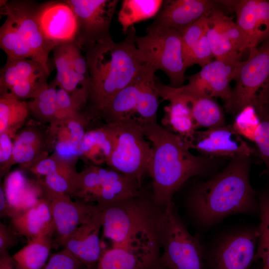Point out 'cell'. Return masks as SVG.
Listing matches in <instances>:
<instances>
[{
  "label": "cell",
  "mask_w": 269,
  "mask_h": 269,
  "mask_svg": "<svg viewBox=\"0 0 269 269\" xmlns=\"http://www.w3.org/2000/svg\"><path fill=\"white\" fill-rule=\"evenodd\" d=\"M159 235L140 239L104 252L97 269H152L159 262Z\"/></svg>",
  "instance_id": "13"
},
{
  "label": "cell",
  "mask_w": 269,
  "mask_h": 269,
  "mask_svg": "<svg viewBox=\"0 0 269 269\" xmlns=\"http://www.w3.org/2000/svg\"><path fill=\"white\" fill-rule=\"evenodd\" d=\"M216 1L209 0H164L149 27H165L180 33L188 26L207 15Z\"/></svg>",
  "instance_id": "18"
},
{
  "label": "cell",
  "mask_w": 269,
  "mask_h": 269,
  "mask_svg": "<svg viewBox=\"0 0 269 269\" xmlns=\"http://www.w3.org/2000/svg\"><path fill=\"white\" fill-rule=\"evenodd\" d=\"M210 42L221 48H233L240 53L249 49L248 40L233 18L216 6L207 15Z\"/></svg>",
  "instance_id": "22"
},
{
  "label": "cell",
  "mask_w": 269,
  "mask_h": 269,
  "mask_svg": "<svg viewBox=\"0 0 269 269\" xmlns=\"http://www.w3.org/2000/svg\"><path fill=\"white\" fill-rule=\"evenodd\" d=\"M88 91L81 88L69 93L59 88L57 91L56 102L58 108V120L65 119L80 113L82 106L88 102Z\"/></svg>",
  "instance_id": "34"
},
{
  "label": "cell",
  "mask_w": 269,
  "mask_h": 269,
  "mask_svg": "<svg viewBox=\"0 0 269 269\" xmlns=\"http://www.w3.org/2000/svg\"><path fill=\"white\" fill-rule=\"evenodd\" d=\"M137 120L151 145L147 173L152 180L153 203L172 207L175 192L191 177L209 170L212 158L192 153L183 137L160 126L157 117Z\"/></svg>",
  "instance_id": "1"
},
{
  "label": "cell",
  "mask_w": 269,
  "mask_h": 269,
  "mask_svg": "<svg viewBox=\"0 0 269 269\" xmlns=\"http://www.w3.org/2000/svg\"><path fill=\"white\" fill-rule=\"evenodd\" d=\"M86 118L80 113L73 117L51 123L50 142L61 141L81 145L86 133Z\"/></svg>",
  "instance_id": "32"
},
{
  "label": "cell",
  "mask_w": 269,
  "mask_h": 269,
  "mask_svg": "<svg viewBox=\"0 0 269 269\" xmlns=\"http://www.w3.org/2000/svg\"><path fill=\"white\" fill-rule=\"evenodd\" d=\"M259 122L256 109L253 106H249L237 114L232 125L234 130L242 137L254 141Z\"/></svg>",
  "instance_id": "38"
},
{
  "label": "cell",
  "mask_w": 269,
  "mask_h": 269,
  "mask_svg": "<svg viewBox=\"0 0 269 269\" xmlns=\"http://www.w3.org/2000/svg\"><path fill=\"white\" fill-rule=\"evenodd\" d=\"M260 208L261 221L258 232L259 244L255 259L261 260L263 268L269 269V196L264 195L262 197Z\"/></svg>",
  "instance_id": "36"
},
{
  "label": "cell",
  "mask_w": 269,
  "mask_h": 269,
  "mask_svg": "<svg viewBox=\"0 0 269 269\" xmlns=\"http://www.w3.org/2000/svg\"><path fill=\"white\" fill-rule=\"evenodd\" d=\"M57 86L55 82L53 81L44 87L32 100L28 102L31 113L42 122L51 124L58 120Z\"/></svg>",
  "instance_id": "33"
},
{
  "label": "cell",
  "mask_w": 269,
  "mask_h": 269,
  "mask_svg": "<svg viewBox=\"0 0 269 269\" xmlns=\"http://www.w3.org/2000/svg\"><path fill=\"white\" fill-rule=\"evenodd\" d=\"M12 219L22 214L33 206L42 196L40 181L28 180L19 170L7 175L2 186Z\"/></svg>",
  "instance_id": "21"
},
{
  "label": "cell",
  "mask_w": 269,
  "mask_h": 269,
  "mask_svg": "<svg viewBox=\"0 0 269 269\" xmlns=\"http://www.w3.org/2000/svg\"><path fill=\"white\" fill-rule=\"evenodd\" d=\"M249 157H233L223 170L193 191L191 207L201 223L211 225L229 215L253 210L254 191L249 180Z\"/></svg>",
  "instance_id": "3"
},
{
  "label": "cell",
  "mask_w": 269,
  "mask_h": 269,
  "mask_svg": "<svg viewBox=\"0 0 269 269\" xmlns=\"http://www.w3.org/2000/svg\"><path fill=\"white\" fill-rule=\"evenodd\" d=\"M71 63L82 88L88 90L90 77L87 62L82 49L76 40L69 43Z\"/></svg>",
  "instance_id": "41"
},
{
  "label": "cell",
  "mask_w": 269,
  "mask_h": 269,
  "mask_svg": "<svg viewBox=\"0 0 269 269\" xmlns=\"http://www.w3.org/2000/svg\"><path fill=\"white\" fill-rule=\"evenodd\" d=\"M52 235L28 240V243L12 258L21 269H42L49 257Z\"/></svg>",
  "instance_id": "30"
},
{
  "label": "cell",
  "mask_w": 269,
  "mask_h": 269,
  "mask_svg": "<svg viewBox=\"0 0 269 269\" xmlns=\"http://www.w3.org/2000/svg\"><path fill=\"white\" fill-rule=\"evenodd\" d=\"M234 11L236 23L252 50L269 38V0H219Z\"/></svg>",
  "instance_id": "16"
},
{
  "label": "cell",
  "mask_w": 269,
  "mask_h": 269,
  "mask_svg": "<svg viewBox=\"0 0 269 269\" xmlns=\"http://www.w3.org/2000/svg\"><path fill=\"white\" fill-rule=\"evenodd\" d=\"M162 0H124L118 20L126 34L134 24L156 16L163 3Z\"/></svg>",
  "instance_id": "29"
},
{
  "label": "cell",
  "mask_w": 269,
  "mask_h": 269,
  "mask_svg": "<svg viewBox=\"0 0 269 269\" xmlns=\"http://www.w3.org/2000/svg\"><path fill=\"white\" fill-rule=\"evenodd\" d=\"M78 21L76 40L82 44L112 38L110 26L118 0H67Z\"/></svg>",
  "instance_id": "11"
},
{
  "label": "cell",
  "mask_w": 269,
  "mask_h": 269,
  "mask_svg": "<svg viewBox=\"0 0 269 269\" xmlns=\"http://www.w3.org/2000/svg\"><path fill=\"white\" fill-rule=\"evenodd\" d=\"M213 58L214 57L206 32L192 48L185 60L184 64L186 68L195 64L202 68L212 62Z\"/></svg>",
  "instance_id": "42"
},
{
  "label": "cell",
  "mask_w": 269,
  "mask_h": 269,
  "mask_svg": "<svg viewBox=\"0 0 269 269\" xmlns=\"http://www.w3.org/2000/svg\"><path fill=\"white\" fill-rule=\"evenodd\" d=\"M263 269H265L263 268Z\"/></svg>",
  "instance_id": "51"
},
{
  "label": "cell",
  "mask_w": 269,
  "mask_h": 269,
  "mask_svg": "<svg viewBox=\"0 0 269 269\" xmlns=\"http://www.w3.org/2000/svg\"><path fill=\"white\" fill-rule=\"evenodd\" d=\"M234 80L227 112L237 114L249 106L257 109L269 104V38L250 50L248 59L238 65Z\"/></svg>",
  "instance_id": "7"
},
{
  "label": "cell",
  "mask_w": 269,
  "mask_h": 269,
  "mask_svg": "<svg viewBox=\"0 0 269 269\" xmlns=\"http://www.w3.org/2000/svg\"><path fill=\"white\" fill-rule=\"evenodd\" d=\"M11 137L6 133L0 134V174L3 175L10 167L13 142Z\"/></svg>",
  "instance_id": "46"
},
{
  "label": "cell",
  "mask_w": 269,
  "mask_h": 269,
  "mask_svg": "<svg viewBox=\"0 0 269 269\" xmlns=\"http://www.w3.org/2000/svg\"><path fill=\"white\" fill-rule=\"evenodd\" d=\"M146 34L134 37L138 55L143 64L156 72H163L174 88L183 85L186 79L181 40L179 31L165 27L148 26Z\"/></svg>",
  "instance_id": "6"
},
{
  "label": "cell",
  "mask_w": 269,
  "mask_h": 269,
  "mask_svg": "<svg viewBox=\"0 0 269 269\" xmlns=\"http://www.w3.org/2000/svg\"><path fill=\"white\" fill-rule=\"evenodd\" d=\"M0 269H21L7 253L0 254Z\"/></svg>",
  "instance_id": "48"
},
{
  "label": "cell",
  "mask_w": 269,
  "mask_h": 269,
  "mask_svg": "<svg viewBox=\"0 0 269 269\" xmlns=\"http://www.w3.org/2000/svg\"><path fill=\"white\" fill-rule=\"evenodd\" d=\"M14 233L5 224L0 223V254L7 253L11 248L17 244Z\"/></svg>",
  "instance_id": "47"
},
{
  "label": "cell",
  "mask_w": 269,
  "mask_h": 269,
  "mask_svg": "<svg viewBox=\"0 0 269 269\" xmlns=\"http://www.w3.org/2000/svg\"><path fill=\"white\" fill-rule=\"evenodd\" d=\"M178 98L186 102L189 105L195 128L207 129L226 125L225 116L221 107L209 95L194 96H178Z\"/></svg>",
  "instance_id": "26"
},
{
  "label": "cell",
  "mask_w": 269,
  "mask_h": 269,
  "mask_svg": "<svg viewBox=\"0 0 269 269\" xmlns=\"http://www.w3.org/2000/svg\"><path fill=\"white\" fill-rule=\"evenodd\" d=\"M31 113L28 102L18 99L9 92L0 93V134L14 137L15 133Z\"/></svg>",
  "instance_id": "27"
},
{
  "label": "cell",
  "mask_w": 269,
  "mask_h": 269,
  "mask_svg": "<svg viewBox=\"0 0 269 269\" xmlns=\"http://www.w3.org/2000/svg\"><path fill=\"white\" fill-rule=\"evenodd\" d=\"M102 224L100 208L91 220L60 240V243L82 264L92 266L99 262L103 254L99 238Z\"/></svg>",
  "instance_id": "19"
},
{
  "label": "cell",
  "mask_w": 269,
  "mask_h": 269,
  "mask_svg": "<svg viewBox=\"0 0 269 269\" xmlns=\"http://www.w3.org/2000/svg\"><path fill=\"white\" fill-rule=\"evenodd\" d=\"M5 19L0 28V47L11 59L30 58L50 74L48 56L56 46L44 36L37 20L38 5L27 0H0Z\"/></svg>",
  "instance_id": "4"
},
{
  "label": "cell",
  "mask_w": 269,
  "mask_h": 269,
  "mask_svg": "<svg viewBox=\"0 0 269 269\" xmlns=\"http://www.w3.org/2000/svg\"><path fill=\"white\" fill-rule=\"evenodd\" d=\"M144 64L137 76L117 94L97 118L106 124H112L127 118L149 120L157 117L159 106L155 73Z\"/></svg>",
  "instance_id": "8"
},
{
  "label": "cell",
  "mask_w": 269,
  "mask_h": 269,
  "mask_svg": "<svg viewBox=\"0 0 269 269\" xmlns=\"http://www.w3.org/2000/svg\"><path fill=\"white\" fill-rule=\"evenodd\" d=\"M152 269H170L163 267V266L160 265L158 262L157 264L155 267H154Z\"/></svg>",
  "instance_id": "50"
},
{
  "label": "cell",
  "mask_w": 269,
  "mask_h": 269,
  "mask_svg": "<svg viewBox=\"0 0 269 269\" xmlns=\"http://www.w3.org/2000/svg\"><path fill=\"white\" fill-rule=\"evenodd\" d=\"M112 124L116 128L117 141L107 163L112 169L140 184L147 172L152 152L151 144L146 141L137 118L125 119Z\"/></svg>",
  "instance_id": "10"
},
{
  "label": "cell",
  "mask_w": 269,
  "mask_h": 269,
  "mask_svg": "<svg viewBox=\"0 0 269 269\" xmlns=\"http://www.w3.org/2000/svg\"><path fill=\"white\" fill-rule=\"evenodd\" d=\"M12 224L15 231L28 240L43 235H52L55 231L48 203L42 196L31 208L12 219Z\"/></svg>",
  "instance_id": "23"
},
{
  "label": "cell",
  "mask_w": 269,
  "mask_h": 269,
  "mask_svg": "<svg viewBox=\"0 0 269 269\" xmlns=\"http://www.w3.org/2000/svg\"><path fill=\"white\" fill-rule=\"evenodd\" d=\"M104 236L113 247H122L159 231L161 212L139 195L112 204L99 206Z\"/></svg>",
  "instance_id": "5"
},
{
  "label": "cell",
  "mask_w": 269,
  "mask_h": 269,
  "mask_svg": "<svg viewBox=\"0 0 269 269\" xmlns=\"http://www.w3.org/2000/svg\"><path fill=\"white\" fill-rule=\"evenodd\" d=\"M52 51L54 62L57 71L54 81L57 86L69 93L83 88L78 80L71 63L69 43L58 45Z\"/></svg>",
  "instance_id": "31"
},
{
  "label": "cell",
  "mask_w": 269,
  "mask_h": 269,
  "mask_svg": "<svg viewBox=\"0 0 269 269\" xmlns=\"http://www.w3.org/2000/svg\"><path fill=\"white\" fill-rule=\"evenodd\" d=\"M260 122L256 130L254 142L259 154L269 168V105L256 109Z\"/></svg>",
  "instance_id": "37"
},
{
  "label": "cell",
  "mask_w": 269,
  "mask_h": 269,
  "mask_svg": "<svg viewBox=\"0 0 269 269\" xmlns=\"http://www.w3.org/2000/svg\"><path fill=\"white\" fill-rule=\"evenodd\" d=\"M258 232H245L227 237L215 253V269H248L255 259Z\"/></svg>",
  "instance_id": "20"
},
{
  "label": "cell",
  "mask_w": 269,
  "mask_h": 269,
  "mask_svg": "<svg viewBox=\"0 0 269 269\" xmlns=\"http://www.w3.org/2000/svg\"><path fill=\"white\" fill-rule=\"evenodd\" d=\"M183 139L190 149H194L202 155L211 158L250 156L255 153L254 148L243 139L232 125L204 131L196 130L190 137Z\"/></svg>",
  "instance_id": "12"
},
{
  "label": "cell",
  "mask_w": 269,
  "mask_h": 269,
  "mask_svg": "<svg viewBox=\"0 0 269 269\" xmlns=\"http://www.w3.org/2000/svg\"><path fill=\"white\" fill-rule=\"evenodd\" d=\"M126 34L120 42L110 38L82 44L78 43L85 53L89 69L88 102L91 117L97 118L114 97L133 81L144 65L134 42V26Z\"/></svg>",
  "instance_id": "2"
},
{
  "label": "cell",
  "mask_w": 269,
  "mask_h": 269,
  "mask_svg": "<svg viewBox=\"0 0 269 269\" xmlns=\"http://www.w3.org/2000/svg\"><path fill=\"white\" fill-rule=\"evenodd\" d=\"M42 197L48 202L53 218L55 231L60 240L66 237L76 228L84 224L99 211L98 205L73 201L70 196L53 191L40 181Z\"/></svg>",
  "instance_id": "15"
},
{
  "label": "cell",
  "mask_w": 269,
  "mask_h": 269,
  "mask_svg": "<svg viewBox=\"0 0 269 269\" xmlns=\"http://www.w3.org/2000/svg\"><path fill=\"white\" fill-rule=\"evenodd\" d=\"M0 215L1 218L9 215V206L1 185L0 187Z\"/></svg>",
  "instance_id": "49"
},
{
  "label": "cell",
  "mask_w": 269,
  "mask_h": 269,
  "mask_svg": "<svg viewBox=\"0 0 269 269\" xmlns=\"http://www.w3.org/2000/svg\"><path fill=\"white\" fill-rule=\"evenodd\" d=\"M48 77L42 75L21 80L16 83L9 92L20 100L33 99L48 85Z\"/></svg>",
  "instance_id": "39"
},
{
  "label": "cell",
  "mask_w": 269,
  "mask_h": 269,
  "mask_svg": "<svg viewBox=\"0 0 269 269\" xmlns=\"http://www.w3.org/2000/svg\"><path fill=\"white\" fill-rule=\"evenodd\" d=\"M159 232L163 249L160 265L170 269H202L200 243L186 230L173 206L160 212Z\"/></svg>",
  "instance_id": "9"
},
{
  "label": "cell",
  "mask_w": 269,
  "mask_h": 269,
  "mask_svg": "<svg viewBox=\"0 0 269 269\" xmlns=\"http://www.w3.org/2000/svg\"><path fill=\"white\" fill-rule=\"evenodd\" d=\"M37 17L45 38L55 45L68 43L76 39L78 21L65 0L51 1L38 5Z\"/></svg>",
  "instance_id": "17"
},
{
  "label": "cell",
  "mask_w": 269,
  "mask_h": 269,
  "mask_svg": "<svg viewBox=\"0 0 269 269\" xmlns=\"http://www.w3.org/2000/svg\"><path fill=\"white\" fill-rule=\"evenodd\" d=\"M47 143L37 130L27 128L21 131L14 137L10 166L19 164L29 169L47 156L43 151Z\"/></svg>",
  "instance_id": "25"
},
{
  "label": "cell",
  "mask_w": 269,
  "mask_h": 269,
  "mask_svg": "<svg viewBox=\"0 0 269 269\" xmlns=\"http://www.w3.org/2000/svg\"><path fill=\"white\" fill-rule=\"evenodd\" d=\"M207 29V19L205 15L188 26L181 32L184 62L192 48L206 32Z\"/></svg>",
  "instance_id": "40"
},
{
  "label": "cell",
  "mask_w": 269,
  "mask_h": 269,
  "mask_svg": "<svg viewBox=\"0 0 269 269\" xmlns=\"http://www.w3.org/2000/svg\"><path fill=\"white\" fill-rule=\"evenodd\" d=\"M81 263L68 250L53 254L42 269H78Z\"/></svg>",
  "instance_id": "45"
},
{
  "label": "cell",
  "mask_w": 269,
  "mask_h": 269,
  "mask_svg": "<svg viewBox=\"0 0 269 269\" xmlns=\"http://www.w3.org/2000/svg\"><path fill=\"white\" fill-rule=\"evenodd\" d=\"M164 120L165 123L183 138L190 137L196 130L191 113H166Z\"/></svg>",
  "instance_id": "43"
},
{
  "label": "cell",
  "mask_w": 269,
  "mask_h": 269,
  "mask_svg": "<svg viewBox=\"0 0 269 269\" xmlns=\"http://www.w3.org/2000/svg\"><path fill=\"white\" fill-rule=\"evenodd\" d=\"M117 141L114 124H109L86 132L82 141L83 155L96 164L106 162L112 154Z\"/></svg>",
  "instance_id": "24"
},
{
  "label": "cell",
  "mask_w": 269,
  "mask_h": 269,
  "mask_svg": "<svg viewBox=\"0 0 269 269\" xmlns=\"http://www.w3.org/2000/svg\"><path fill=\"white\" fill-rule=\"evenodd\" d=\"M79 173L74 166L45 176L44 185L55 192L69 196L75 195L78 187Z\"/></svg>",
  "instance_id": "35"
},
{
  "label": "cell",
  "mask_w": 269,
  "mask_h": 269,
  "mask_svg": "<svg viewBox=\"0 0 269 269\" xmlns=\"http://www.w3.org/2000/svg\"><path fill=\"white\" fill-rule=\"evenodd\" d=\"M241 61H212L201 68L198 72L188 76V83L182 87L192 93H206L213 98H221L226 110L231 98L230 84Z\"/></svg>",
  "instance_id": "14"
},
{
  "label": "cell",
  "mask_w": 269,
  "mask_h": 269,
  "mask_svg": "<svg viewBox=\"0 0 269 269\" xmlns=\"http://www.w3.org/2000/svg\"><path fill=\"white\" fill-rule=\"evenodd\" d=\"M73 166L63 162L53 154L42 158L29 169L38 176H46Z\"/></svg>",
  "instance_id": "44"
},
{
  "label": "cell",
  "mask_w": 269,
  "mask_h": 269,
  "mask_svg": "<svg viewBox=\"0 0 269 269\" xmlns=\"http://www.w3.org/2000/svg\"><path fill=\"white\" fill-rule=\"evenodd\" d=\"M49 74L39 62L32 59L7 58L5 64L0 71V93L9 92L16 83L21 80Z\"/></svg>",
  "instance_id": "28"
}]
</instances>
